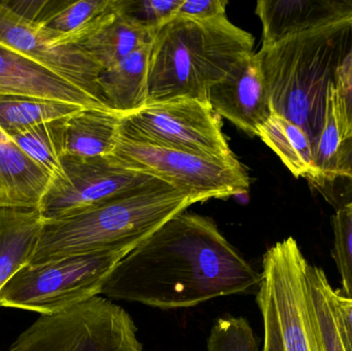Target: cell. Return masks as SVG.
<instances>
[{"label":"cell","instance_id":"obj_1","mask_svg":"<svg viewBox=\"0 0 352 351\" xmlns=\"http://www.w3.org/2000/svg\"><path fill=\"white\" fill-rule=\"evenodd\" d=\"M261 280L211 218L182 212L118 262L101 295L170 310L252 293Z\"/></svg>","mask_w":352,"mask_h":351},{"label":"cell","instance_id":"obj_2","mask_svg":"<svg viewBox=\"0 0 352 351\" xmlns=\"http://www.w3.org/2000/svg\"><path fill=\"white\" fill-rule=\"evenodd\" d=\"M195 203L186 192L160 181L82 212L45 220L28 265L89 253L126 256Z\"/></svg>","mask_w":352,"mask_h":351},{"label":"cell","instance_id":"obj_3","mask_svg":"<svg viewBox=\"0 0 352 351\" xmlns=\"http://www.w3.org/2000/svg\"><path fill=\"white\" fill-rule=\"evenodd\" d=\"M254 36L227 14L208 21L173 16L155 31L146 105L176 99L208 103L211 87L254 53Z\"/></svg>","mask_w":352,"mask_h":351},{"label":"cell","instance_id":"obj_4","mask_svg":"<svg viewBox=\"0 0 352 351\" xmlns=\"http://www.w3.org/2000/svg\"><path fill=\"white\" fill-rule=\"evenodd\" d=\"M352 47V19L283 39L256 53L271 109L301 127L316 146L327 96Z\"/></svg>","mask_w":352,"mask_h":351},{"label":"cell","instance_id":"obj_5","mask_svg":"<svg viewBox=\"0 0 352 351\" xmlns=\"http://www.w3.org/2000/svg\"><path fill=\"white\" fill-rule=\"evenodd\" d=\"M122 253L72 256L27 265L0 290V307L57 315L94 297Z\"/></svg>","mask_w":352,"mask_h":351},{"label":"cell","instance_id":"obj_6","mask_svg":"<svg viewBox=\"0 0 352 351\" xmlns=\"http://www.w3.org/2000/svg\"><path fill=\"white\" fill-rule=\"evenodd\" d=\"M138 334L123 307L97 296L63 313L41 315L10 351H144Z\"/></svg>","mask_w":352,"mask_h":351},{"label":"cell","instance_id":"obj_7","mask_svg":"<svg viewBox=\"0 0 352 351\" xmlns=\"http://www.w3.org/2000/svg\"><path fill=\"white\" fill-rule=\"evenodd\" d=\"M121 137L211 158L232 159L221 117L208 103L176 99L142 107L122 119Z\"/></svg>","mask_w":352,"mask_h":351},{"label":"cell","instance_id":"obj_8","mask_svg":"<svg viewBox=\"0 0 352 351\" xmlns=\"http://www.w3.org/2000/svg\"><path fill=\"white\" fill-rule=\"evenodd\" d=\"M113 154L198 202L245 195L250 179L236 159L211 158L120 138Z\"/></svg>","mask_w":352,"mask_h":351},{"label":"cell","instance_id":"obj_9","mask_svg":"<svg viewBox=\"0 0 352 351\" xmlns=\"http://www.w3.org/2000/svg\"><path fill=\"white\" fill-rule=\"evenodd\" d=\"M161 179L134 168L115 154L78 157L64 155L39 205L43 220H57L123 197Z\"/></svg>","mask_w":352,"mask_h":351},{"label":"cell","instance_id":"obj_10","mask_svg":"<svg viewBox=\"0 0 352 351\" xmlns=\"http://www.w3.org/2000/svg\"><path fill=\"white\" fill-rule=\"evenodd\" d=\"M307 263L293 237L275 243L263 257L258 288L270 299L285 351H316L308 329L304 296Z\"/></svg>","mask_w":352,"mask_h":351},{"label":"cell","instance_id":"obj_11","mask_svg":"<svg viewBox=\"0 0 352 351\" xmlns=\"http://www.w3.org/2000/svg\"><path fill=\"white\" fill-rule=\"evenodd\" d=\"M0 45L43 64L101 103L96 89L100 70L76 45H62L57 34L16 14L4 1H0Z\"/></svg>","mask_w":352,"mask_h":351},{"label":"cell","instance_id":"obj_12","mask_svg":"<svg viewBox=\"0 0 352 351\" xmlns=\"http://www.w3.org/2000/svg\"><path fill=\"white\" fill-rule=\"evenodd\" d=\"M208 103L219 117H226L248 135L256 136L258 128L272 113L256 53L240 60L221 82L211 87Z\"/></svg>","mask_w":352,"mask_h":351},{"label":"cell","instance_id":"obj_13","mask_svg":"<svg viewBox=\"0 0 352 351\" xmlns=\"http://www.w3.org/2000/svg\"><path fill=\"white\" fill-rule=\"evenodd\" d=\"M0 96L28 97L67 103L82 109H107L74 82L1 45Z\"/></svg>","mask_w":352,"mask_h":351},{"label":"cell","instance_id":"obj_14","mask_svg":"<svg viewBox=\"0 0 352 351\" xmlns=\"http://www.w3.org/2000/svg\"><path fill=\"white\" fill-rule=\"evenodd\" d=\"M262 47L352 19V0H260Z\"/></svg>","mask_w":352,"mask_h":351},{"label":"cell","instance_id":"obj_15","mask_svg":"<svg viewBox=\"0 0 352 351\" xmlns=\"http://www.w3.org/2000/svg\"><path fill=\"white\" fill-rule=\"evenodd\" d=\"M155 31L146 30L122 18L111 2L99 16L69 45H74L100 72L136 49L151 45Z\"/></svg>","mask_w":352,"mask_h":351},{"label":"cell","instance_id":"obj_16","mask_svg":"<svg viewBox=\"0 0 352 351\" xmlns=\"http://www.w3.org/2000/svg\"><path fill=\"white\" fill-rule=\"evenodd\" d=\"M151 45L136 49L99 73L97 95L105 109L126 117L148 104Z\"/></svg>","mask_w":352,"mask_h":351},{"label":"cell","instance_id":"obj_17","mask_svg":"<svg viewBox=\"0 0 352 351\" xmlns=\"http://www.w3.org/2000/svg\"><path fill=\"white\" fill-rule=\"evenodd\" d=\"M53 177L0 129V207L39 208Z\"/></svg>","mask_w":352,"mask_h":351},{"label":"cell","instance_id":"obj_18","mask_svg":"<svg viewBox=\"0 0 352 351\" xmlns=\"http://www.w3.org/2000/svg\"><path fill=\"white\" fill-rule=\"evenodd\" d=\"M43 223L39 208L0 207V290L28 265Z\"/></svg>","mask_w":352,"mask_h":351},{"label":"cell","instance_id":"obj_19","mask_svg":"<svg viewBox=\"0 0 352 351\" xmlns=\"http://www.w3.org/2000/svg\"><path fill=\"white\" fill-rule=\"evenodd\" d=\"M123 115L101 109H82L62 121L63 156L113 155L121 138Z\"/></svg>","mask_w":352,"mask_h":351},{"label":"cell","instance_id":"obj_20","mask_svg":"<svg viewBox=\"0 0 352 351\" xmlns=\"http://www.w3.org/2000/svg\"><path fill=\"white\" fill-rule=\"evenodd\" d=\"M333 291L324 270L306 264L304 296L308 329L316 351H345L335 317Z\"/></svg>","mask_w":352,"mask_h":351},{"label":"cell","instance_id":"obj_21","mask_svg":"<svg viewBox=\"0 0 352 351\" xmlns=\"http://www.w3.org/2000/svg\"><path fill=\"white\" fill-rule=\"evenodd\" d=\"M256 136L279 157L294 177L314 181V146L301 127L272 111Z\"/></svg>","mask_w":352,"mask_h":351},{"label":"cell","instance_id":"obj_22","mask_svg":"<svg viewBox=\"0 0 352 351\" xmlns=\"http://www.w3.org/2000/svg\"><path fill=\"white\" fill-rule=\"evenodd\" d=\"M82 107L28 97L0 96V129L8 136L74 115Z\"/></svg>","mask_w":352,"mask_h":351},{"label":"cell","instance_id":"obj_23","mask_svg":"<svg viewBox=\"0 0 352 351\" xmlns=\"http://www.w3.org/2000/svg\"><path fill=\"white\" fill-rule=\"evenodd\" d=\"M113 0H53L41 25L60 37L63 45H69L109 8Z\"/></svg>","mask_w":352,"mask_h":351},{"label":"cell","instance_id":"obj_24","mask_svg":"<svg viewBox=\"0 0 352 351\" xmlns=\"http://www.w3.org/2000/svg\"><path fill=\"white\" fill-rule=\"evenodd\" d=\"M341 141L342 133L338 94L335 84H332L327 96L324 124L314 148V181L332 183L337 179V154Z\"/></svg>","mask_w":352,"mask_h":351},{"label":"cell","instance_id":"obj_25","mask_svg":"<svg viewBox=\"0 0 352 351\" xmlns=\"http://www.w3.org/2000/svg\"><path fill=\"white\" fill-rule=\"evenodd\" d=\"M62 121L63 119L41 124L10 136V139L21 150L49 171L53 179L61 171L63 156Z\"/></svg>","mask_w":352,"mask_h":351},{"label":"cell","instance_id":"obj_26","mask_svg":"<svg viewBox=\"0 0 352 351\" xmlns=\"http://www.w3.org/2000/svg\"><path fill=\"white\" fill-rule=\"evenodd\" d=\"M182 0H113L118 14L128 22L156 31L175 16Z\"/></svg>","mask_w":352,"mask_h":351},{"label":"cell","instance_id":"obj_27","mask_svg":"<svg viewBox=\"0 0 352 351\" xmlns=\"http://www.w3.org/2000/svg\"><path fill=\"white\" fill-rule=\"evenodd\" d=\"M207 351H258L254 330L244 317L217 319L207 339Z\"/></svg>","mask_w":352,"mask_h":351},{"label":"cell","instance_id":"obj_28","mask_svg":"<svg viewBox=\"0 0 352 351\" xmlns=\"http://www.w3.org/2000/svg\"><path fill=\"white\" fill-rule=\"evenodd\" d=\"M335 262L340 274L342 296L352 299V201L332 216Z\"/></svg>","mask_w":352,"mask_h":351},{"label":"cell","instance_id":"obj_29","mask_svg":"<svg viewBox=\"0 0 352 351\" xmlns=\"http://www.w3.org/2000/svg\"><path fill=\"white\" fill-rule=\"evenodd\" d=\"M335 87L338 94L343 139L352 133V47L337 70Z\"/></svg>","mask_w":352,"mask_h":351},{"label":"cell","instance_id":"obj_30","mask_svg":"<svg viewBox=\"0 0 352 351\" xmlns=\"http://www.w3.org/2000/svg\"><path fill=\"white\" fill-rule=\"evenodd\" d=\"M256 302L264 323V346L262 351H285L270 299L263 288H258Z\"/></svg>","mask_w":352,"mask_h":351},{"label":"cell","instance_id":"obj_31","mask_svg":"<svg viewBox=\"0 0 352 351\" xmlns=\"http://www.w3.org/2000/svg\"><path fill=\"white\" fill-rule=\"evenodd\" d=\"M226 0H182L175 16L195 21H208L226 16Z\"/></svg>","mask_w":352,"mask_h":351},{"label":"cell","instance_id":"obj_32","mask_svg":"<svg viewBox=\"0 0 352 351\" xmlns=\"http://www.w3.org/2000/svg\"><path fill=\"white\" fill-rule=\"evenodd\" d=\"M333 305L337 327L345 351H352V299L333 291Z\"/></svg>","mask_w":352,"mask_h":351},{"label":"cell","instance_id":"obj_33","mask_svg":"<svg viewBox=\"0 0 352 351\" xmlns=\"http://www.w3.org/2000/svg\"><path fill=\"white\" fill-rule=\"evenodd\" d=\"M336 174L352 181V133L343 138L337 154Z\"/></svg>","mask_w":352,"mask_h":351},{"label":"cell","instance_id":"obj_34","mask_svg":"<svg viewBox=\"0 0 352 351\" xmlns=\"http://www.w3.org/2000/svg\"><path fill=\"white\" fill-rule=\"evenodd\" d=\"M0 351H1V350H0Z\"/></svg>","mask_w":352,"mask_h":351}]
</instances>
